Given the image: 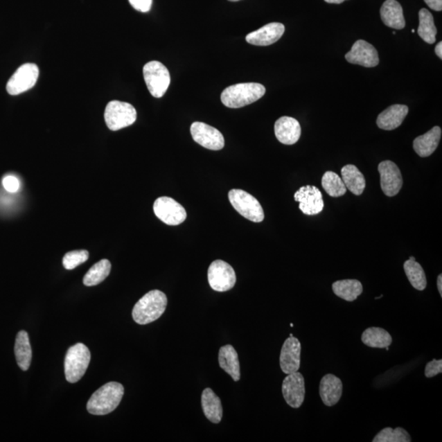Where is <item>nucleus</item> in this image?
Returning a JSON list of instances; mask_svg holds the SVG:
<instances>
[{"mask_svg": "<svg viewBox=\"0 0 442 442\" xmlns=\"http://www.w3.org/2000/svg\"><path fill=\"white\" fill-rule=\"evenodd\" d=\"M333 291L340 299L354 301L363 292L362 283L356 279H344L333 283Z\"/></svg>", "mask_w": 442, "mask_h": 442, "instance_id": "bb28decb", "label": "nucleus"}, {"mask_svg": "<svg viewBox=\"0 0 442 442\" xmlns=\"http://www.w3.org/2000/svg\"><path fill=\"white\" fill-rule=\"evenodd\" d=\"M405 274L412 285L418 291H423L427 287L425 270L416 260L409 259L404 263Z\"/></svg>", "mask_w": 442, "mask_h": 442, "instance_id": "7c9ffc66", "label": "nucleus"}, {"mask_svg": "<svg viewBox=\"0 0 442 442\" xmlns=\"http://www.w3.org/2000/svg\"><path fill=\"white\" fill-rule=\"evenodd\" d=\"M322 186L329 196L339 197L346 193V188L342 178L333 171H327L322 178Z\"/></svg>", "mask_w": 442, "mask_h": 442, "instance_id": "2f4dec72", "label": "nucleus"}, {"mask_svg": "<svg viewBox=\"0 0 442 442\" xmlns=\"http://www.w3.org/2000/svg\"><path fill=\"white\" fill-rule=\"evenodd\" d=\"M105 119L108 129L116 132L133 125L137 119V112L128 103L111 101L106 107Z\"/></svg>", "mask_w": 442, "mask_h": 442, "instance_id": "423d86ee", "label": "nucleus"}, {"mask_svg": "<svg viewBox=\"0 0 442 442\" xmlns=\"http://www.w3.org/2000/svg\"><path fill=\"white\" fill-rule=\"evenodd\" d=\"M346 60L351 64L364 67H374L380 63V58L376 48L372 44L359 39L354 43L351 51L346 54Z\"/></svg>", "mask_w": 442, "mask_h": 442, "instance_id": "2eb2a0df", "label": "nucleus"}, {"mask_svg": "<svg viewBox=\"0 0 442 442\" xmlns=\"http://www.w3.org/2000/svg\"><path fill=\"white\" fill-rule=\"evenodd\" d=\"M229 1L237 2V1H240V0H229Z\"/></svg>", "mask_w": 442, "mask_h": 442, "instance_id": "79ce46f5", "label": "nucleus"}, {"mask_svg": "<svg viewBox=\"0 0 442 442\" xmlns=\"http://www.w3.org/2000/svg\"><path fill=\"white\" fill-rule=\"evenodd\" d=\"M157 218L168 225H179L187 218V213L182 205L169 197L157 198L153 205Z\"/></svg>", "mask_w": 442, "mask_h": 442, "instance_id": "9d476101", "label": "nucleus"}, {"mask_svg": "<svg viewBox=\"0 0 442 442\" xmlns=\"http://www.w3.org/2000/svg\"><path fill=\"white\" fill-rule=\"evenodd\" d=\"M129 2L135 10L142 12L150 11L152 4V0H129Z\"/></svg>", "mask_w": 442, "mask_h": 442, "instance_id": "e433bc0d", "label": "nucleus"}, {"mask_svg": "<svg viewBox=\"0 0 442 442\" xmlns=\"http://www.w3.org/2000/svg\"><path fill=\"white\" fill-rule=\"evenodd\" d=\"M112 265L109 260L103 259L99 260L89 269L87 274L85 275L83 283L85 286H96L98 284L105 281L110 274Z\"/></svg>", "mask_w": 442, "mask_h": 442, "instance_id": "c756f323", "label": "nucleus"}, {"mask_svg": "<svg viewBox=\"0 0 442 442\" xmlns=\"http://www.w3.org/2000/svg\"><path fill=\"white\" fill-rule=\"evenodd\" d=\"M442 372V360H434L428 362L425 367V376L434 378Z\"/></svg>", "mask_w": 442, "mask_h": 442, "instance_id": "f704fd0d", "label": "nucleus"}, {"mask_svg": "<svg viewBox=\"0 0 442 442\" xmlns=\"http://www.w3.org/2000/svg\"><path fill=\"white\" fill-rule=\"evenodd\" d=\"M383 24L391 28L401 30L405 26L403 8L396 0H386L380 9Z\"/></svg>", "mask_w": 442, "mask_h": 442, "instance_id": "412c9836", "label": "nucleus"}, {"mask_svg": "<svg viewBox=\"0 0 442 442\" xmlns=\"http://www.w3.org/2000/svg\"><path fill=\"white\" fill-rule=\"evenodd\" d=\"M418 35L426 43L430 44H434L436 42L437 30L434 24V16L426 8H422L418 12Z\"/></svg>", "mask_w": 442, "mask_h": 442, "instance_id": "c85d7f7f", "label": "nucleus"}, {"mask_svg": "<svg viewBox=\"0 0 442 442\" xmlns=\"http://www.w3.org/2000/svg\"><path fill=\"white\" fill-rule=\"evenodd\" d=\"M386 350L389 351V346L386 347Z\"/></svg>", "mask_w": 442, "mask_h": 442, "instance_id": "c03bdc74", "label": "nucleus"}, {"mask_svg": "<svg viewBox=\"0 0 442 442\" xmlns=\"http://www.w3.org/2000/svg\"><path fill=\"white\" fill-rule=\"evenodd\" d=\"M435 53L436 54V56L439 57L440 58V60H441V58H442V42H439V44H436V46L435 48Z\"/></svg>", "mask_w": 442, "mask_h": 442, "instance_id": "58836bf2", "label": "nucleus"}, {"mask_svg": "<svg viewBox=\"0 0 442 442\" xmlns=\"http://www.w3.org/2000/svg\"><path fill=\"white\" fill-rule=\"evenodd\" d=\"M285 31V26L279 22H272L246 36L247 43L256 46H268L277 42Z\"/></svg>", "mask_w": 442, "mask_h": 442, "instance_id": "f3484780", "label": "nucleus"}, {"mask_svg": "<svg viewBox=\"0 0 442 442\" xmlns=\"http://www.w3.org/2000/svg\"><path fill=\"white\" fill-rule=\"evenodd\" d=\"M89 254L87 250H76L67 252L63 257L62 265L66 269H74L88 260Z\"/></svg>", "mask_w": 442, "mask_h": 442, "instance_id": "72a5a7b5", "label": "nucleus"}, {"mask_svg": "<svg viewBox=\"0 0 442 442\" xmlns=\"http://www.w3.org/2000/svg\"><path fill=\"white\" fill-rule=\"evenodd\" d=\"M301 351V342L297 337H290L284 342L279 357V364L284 373L290 374L299 371Z\"/></svg>", "mask_w": 442, "mask_h": 442, "instance_id": "dca6fc26", "label": "nucleus"}, {"mask_svg": "<svg viewBox=\"0 0 442 442\" xmlns=\"http://www.w3.org/2000/svg\"><path fill=\"white\" fill-rule=\"evenodd\" d=\"M15 351L18 366L21 371H28L31 359H33V351H31L28 333L26 331L21 330L17 333Z\"/></svg>", "mask_w": 442, "mask_h": 442, "instance_id": "393cba45", "label": "nucleus"}, {"mask_svg": "<svg viewBox=\"0 0 442 442\" xmlns=\"http://www.w3.org/2000/svg\"><path fill=\"white\" fill-rule=\"evenodd\" d=\"M412 436L403 427H386L374 436L373 442H410Z\"/></svg>", "mask_w": 442, "mask_h": 442, "instance_id": "473e14b6", "label": "nucleus"}, {"mask_svg": "<svg viewBox=\"0 0 442 442\" xmlns=\"http://www.w3.org/2000/svg\"><path fill=\"white\" fill-rule=\"evenodd\" d=\"M412 33H416V30H414L413 29V30H412Z\"/></svg>", "mask_w": 442, "mask_h": 442, "instance_id": "a18cd8bd", "label": "nucleus"}, {"mask_svg": "<svg viewBox=\"0 0 442 442\" xmlns=\"http://www.w3.org/2000/svg\"><path fill=\"white\" fill-rule=\"evenodd\" d=\"M284 400L292 408L297 409L303 404L306 395L305 380L299 371L288 374L282 384Z\"/></svg>", "mask_w": 442, "mask_h": 442, "instance_id": "f8f14e48", "label": "nucleus"}, {"mask_svg": "<svg viewBox=\"0 0 442 442\" xmlns=\"http://www.w3.org/2000/svg\"><path fill=\"white\" fill-rule=\"evenodd\" d=\"M441 129L435 126L425 134L417 137L414 141V150L421 157H430L439 145Z\"/></svg>", "mask_w": 442, "mask_h": 442, "instance_id": "4be33fe9", "label": "nucleus"}, {"mask_svg": "<svg viewBox=\"0 0 442 442\" xmlns=\"http://www.w3.org/2000/svg\"><path fill=\"white\" fill-rule=\"evenodd\" d=\"M265 88L259 83H241L224 89L220 99L225 107L239 108L259 100L264 96Z\"/></svg>", "mask_w": 442, "mask_h": 442, "instance_id": "7ed1b4c3", "label": "nucleus"}, {"mask_svg": "<svg viewBox=\"0 0 442 442\" xmlns=\"http://www.w3.org/2000/svg\"><path fill=\"white\" fill-rule=\"evenodd\" d=\"M342 179L346 189L355 195H362L366 183L364 175L354 165H346L342 169Z\"/></svg>", "mask_w": 442, "mask_h": 442, "instance_id": "a878e982", "label": "nucleus"}, {"mask_svg": "<svg viewBox=\"0 0 442 442\" xmlns=\"http://www.w3.org/2000/svg\"><path fill=\"white\" fill-rule=\"evenodd\" d=\"M229 200L239 214L252 222H263L265 213L258 200L242 189H232L229 192Z\"/></svg>", "mask_w": 442, "mask_h": 442, "instance_id": "39448f33", "label": "nucleus"}, {"mask_svg": "<svg viewBox=\"0 0 442 442\" xmlns=\"http://www.w3.org/2000/svg\"><path fill=\"white\" fill-rule=\"evenodd\" d=\"M409 108L405 105H396L387 108L378 115L377 125L384 130H392L398 128L407 117Z\"/></svg>", "mask_w": 442, "mask_h": 442, "instance_id": "aec40b11", "label": "nucleus"}, {"mask_svg": "<svg viewBox=\"0 0 442 442\" xmlns=\"http://www.w3.org/2000/svg\"><path fill=\"white\" fill-rule=\"evenodd\" d=\"M409 259H410V260H416V258H414V256H410V257H409Z\"/></svg>", "mask_w": 442, "mask_h": 442, "instance_id": "37998d69", "label": "nucleus"}, {"mask_svg": "<svg viewBox=\"0 0 442 442\" xmlns=\"http://www.w3.org/2000/svg\"><path fill=\"white\" fill-rule=\"evenodd\" d=\"M324 1H326V3H328L340 4V3H344V1H346V0H324Z\"/></svg>", "mask_w": 442, "mask_h": 442, "instance_id": "a19ab883", "label": "nucleus"}, {"mask_svg": "<svg viewBox=\"0 0 442 442\" xmlns=\"http://www.w3.org/2000/svg\"><path fill=\"white\" fill-rule=\"evenodd\" d=\"M362 341L364 345L372 348H386L392 344V337L385 329L371 327L364 330Z\"/></svg>", "mask_w": 442, "mask_h": 442, "instance_id": "cd10ccee", "label": "nucleus"}, {"mask_svg": "<svg viewBox=\"0 0 442 442\" xmlns=\"http://www.w3.org/2000/svg\"><path fill=\"white\" fill-rule=\"evenodd\" d=\"M207 278L211 288L216 292H227L236 283V274L232 266L221 260L210 265Z\"/></svg>", "mask_w": 442, "mask_h": 442, "instance_id": "6e6552de", "label": "nucleus"}, {"mask_svg": "<svg viewBox=\"0 0 442 442\" xmlns=\"http://www.w3.org/2000/svg\"><path fill=\"white\" fill-rule=\"evenodd\" d=\"M3 186L8 193H17L19 191L20 182L16 177L7 175L3 179Z\"/></svg>", "mask_w": 442, "mask_h": 442, "instance_id": "c9c22d12", "label": "nucleus"}, {"mask_svg": "<svg viewBox=\"0 0 442 442\" xmlns=\"http://www.w3.org/2000/svg\"><path fill=\"white\" fill-rule=\"evenodd\" d=\"M437 288H439V291L441 297H442V275L440 274L439 277H437Z\"/></svg>", "mask_w": 442, "mask_h": 442, "instance_id": "ea45409f", "label": "nucleus"}, {"mask_svg": "<svg viewBox=\"0 0 442 442\" xmlns=\"http://www.w3.org/2000/svg\"><path fill=\"white\" fill-rule=\"evenodd\" d=\"M381 187L387 197L398 195L403 186V175L398 166L391 161H383L378 165Z\"/></svg>", "mask_w": 442, "mask_h": 442, "instance_id": "ddd939ff", "label": "nucleus"}, {"mask_svg": "<svg viewBox=\"0 0 442 442\" xmlns=\"http://www.w3.org/2000/svg\"><path fill=\"white\" fill-rule=\"evenodd\" d=\"M427 6L437 12L442 10V0H425Z\"/></svg>", "mask_w": 442, "mask_h": 442, "instance_id": "4c0bfd02", "label": "nucleus"}, {"mask_svg": "<svg viewBox=\"0 0 442 442\" xmlns=\"http://www.w3.org/2000/svg\"><path fill=\"white\" fill-rule=\"evenodd\" d=\"M191 132L193 141L207 150L218 151L224 146V139L218 129L204 123H193Z\"/></svg>", "mask_w": 442, "mask_h": 442, "instance_id": "9b49d317", "label": "nucleus"}, {"mask_svg": "<svg viewBox=\"0 0 442 442\" xmlns=\"http://www.w3.org/2000/svg\"><path fill=\"white\" fill-rule=\"evenodd\" d=\"M91 354L87 346L78 344L70 347L66 354L64 367L67 382H78L87 372Z\"/></svg>", "mask_w": 442, "mask_h": 442, "instance_id": "20e7f679", "label": "nucleus"}, {"mask_svg": "<svg viewBox=\"0 0 442 442\" xmlns=\"http://www.w3.org/2000/svg\"><path fill=\"white\" fill-rule=\"evenodd\" d=\"M143 78L153 97L164 96L170 84V72L161 62L152 61L143 67Z\"/></svg>", "mask_w": 442, "mask_h": 442, "instance_id": "0eeeda50", "label": "nucleus"}, {"mask_svg": "<svg viewBox=\"0 0 442 442\" xmlns=\"http://www.w3.org/2000/svg\"><path fill=\"white\" fill-rule=\"evenodd\" d=\"M342 395V382L339 378L328 373L322 378L319 384V396L326 407L338 403Z\"/></svg>", "mask_w": 442, "mask_h": 442, "instance_id": "6ab92c4d", "label": "nucleus"}, {"mask_svg": "<svg viewBox=\"0 0 442 442\" xmlns=\"http://www.w3.org/2000/svg\"><path fill=\"white\" fill-rule=\"evenodd\" d=\"M294 200L299 202V209L305 215H317L324 209L323 195L317 187L311 186L301 187L295 193Z\"/></svg>", "mask_w": 442, "mask_h": 442, "instance_id": "4468645a", "label": "nucleus"}, {"mask_svg": "<svg viewBox=\"0 0 442 442\" xmlns=\"http://www.w3.org/2000/svg\"><path fill=\"white\" fill-rule=\"evenodd\" d=\"M202 407L206 418L211 423H219L223 417L220 399L211 389H206L202 394Z\"/></svg>", "mask_w": 442, "mask_h": 442, "instance_id": "b1692460", "label": "nucleus"}, {"mask_svg": "<svg viewBox=\"0 0 442 442\" xmlns=\"http://www.w3.org/2000/svg\"><path fill=\"white\" fill-rule=\"evenodd\" d=\"M219 364L220 368L229 374L234 381L238 382L240 380V364H239L238 355L236 350L231 345L220 347Z\"/></svg>", "mask_w": 442, "mask_h": 442, "instance_id": "5701e85b", "label": "nucleus"}, {"mask_svg": "<svg viewBox=\"0 0 442 442\" xmlns=\"http://www.w3.org/2000/svg\"><path fill=\"white\" fill-rule=\"evenodd\" d=\"M124 387L119 382H110L98 389L87 403L89 413L94 416H106L118 407L124 396Z\"/></svg>", "mask_w": 442, "mask_h": 442, "instance_id": "f257e3e1", "label": "nucleus"}, {"mask_svg": "<svg viewBox=\"0 0 442 442\" xmlns=\"http://www.w3.org/2000/svg\"><path fill=\"white\" fill-rule=\"evenodd\" d=\"M168 306V297L160 290L146 293L134 306L132 317L139 324H150L159 319Z\"/></svg>", "mask_w": 442, "mask_h": 442, "instance_id": "f03ea898", "label": "nucleus"}, {"mask_svg": "<svg viewBox=\"0 0 442 442\" xmlns=\"http://www.w3.org/2000/svg\"><path fill=\"white\" fill-rule=\"evenodd\" d=\"M274 133L279 142L286 145H292L299 141L301 125L292 117L282 116L274 124Z\"/></svg>", "mask_w": 442, "mask_h": 442, "instance_id": "a211bd4d", "label": "nucleus"}, {"mask_svg": "<svg viewBox=\"0 0 442 442\" xmlns=\"http://www.w3.org/2000/svg\"><path fill=\"white\" fill-rule=\"evenodd\" d=\"M39 71L34 63H26L18 69L7 84V91L11 96H18L35 87Z\"/></svg>", "mask_w": 442, "mask_h": 442, "instance_id": "1a4fd4ad", "label": "nucleus"}]
</instances>
